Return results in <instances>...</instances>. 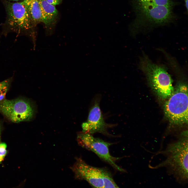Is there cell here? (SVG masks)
Instances as JSON below:
<instances>
[{
    "label": "cell",
    "instance_id": "cell-1",
    "mask_svg": "<svg viewBox=\"0 0 188 188\" xmlns=\"http://www.w3.org/2000/svg\"><path fill=\"white\" fill-rule=\"evenodd\" d=\"M162 154L164 160L151 169L165 168L167 174L172 176L178 183L182 185L188 183V133L183 132L175 140L167 144L164 150L158 151L155 154Z\"/></svg>",
    "mask_w": 188,
    "mask_h": 188
},
{
    "label": "cell",
    "instance_id": "cell-2",
    "mask_svg": "<svg viewBox=\"0 0 188 188\" xmlns=\"http://www.w3.org/2000/svg\"><path fill=\"white\" fill-rule=\"evenodd\" d=\"M4 7L6 16L2 25L1 35L6 36L11 32L17 36H25L30 38L34 48L36 36L33 25L27 9L22 1L14 2L0 0Z\"/></svg>",
    "mask_w": 188,
    "mask_h": 188
},
{
    "label": "cell",
    "instance_id": "cell-3",
    "mask_svg": "<svg viewBox=\"0 0 188 188\" xmlns=\"http://www.w3.org/2000/svg\"><path fill=\"white\" fill-rule=\"evenodd\" d=\"M135 7L137 16L131 31L133 36L167 24L174 19L173 7L153 5Z\"/></svg>",
    "mask_w": 188,
    "mask_h": 188
},
{
    "label": "cell",
    "instance_id": "cell-4",
    "mask_svg": "<svg viewBox=\"0 0 188 188\" xmlns=\"http://www.w3.org/2000/svg\"><path fill=\"white\" fill-rule=\"evenodd\" d=\"M139 66L159 97L166 99L171 95L174 90L172 80L165 67L153 62L144 52L140 57Z\"/></svg>",
    "mask_w": 188,
    "mask_h": 188
},
{
    "label": "cell",
    "instance_id": "cell-5",
    "mask_svg": "<svg viewBox=\"0 0 188 188\" xmlns=\"http://www.w3.org/2000/svg\"><path fill=\"white\" fill-rule=\"evenodd\" d=\"M188 88L184 81H179L171 95L164 106L165 115L174 125L188 122Z\"/></svg>",
    "mask_w": 188,
    "mask_h": 188
},
{
    "label": "cell",
    "instance_id": "cell-6",
    "mask_svg": "<svg viewBox=\"0 0 188 188\" xmlns=\"http://www.w3.org/2000/svg\"><path fill=\"white\" fill-rule=\"evenodd\" d=\"M0 112L11 121L17 123L30 120L33 116L34 111L28 101L19 98L0 101Z\"/></svg>",
    "mask_w": 188,
    "mask_h": 188
},
{
    "label": "cell",
    "instance_id": "cell-7",
    "mask_svg": "<svg viewBox=\"0 0 188 188\" xmlns=\"http://www.w3.org/2000/svg\"><path fill=\"white\" fill-rule=\"evenodd\" d=\"M77 141L80 146L93 152L115 169L122 172H125L116 163L119 158L112 156L110 153L109 147L112 144L111 143L95 137L91 134L84 132L78 135Z\"/></svg>",
    "mask_w": 188,
    "mask_h": 188
},
{
    "label": "cell",
    "instance_id": "cell-8",
    "mask_svg": "<svg viewBox=\"0 0 188 188\" xmlns=\"http://www.w3.org/2000/svg\"><path fill=\"white\" fill-rule=\"evenodd\" d=\"M71 169L76 179L85 180L94 187L104 188L103 179L106 169L91 166L80 158H76Z\"/></svg>",
    "mask_w": 188,
    "mask_h": 188
},
{
    "label": "cell",
    "instance_id": "cell-9",
    "mask_svg": "<svg viewBox=\"0 0 188 188\" xmlns=\"http://www.w3.org/2000/svg\"><path fill=\"white\" fill-rule=\"evenodd\" d=\"M110 126L104 120L99 100H96L90 109L87 121L82 125L83 132L91 134L97 132L108 134L107 130Z\"/></svg>",
    "mask_w": 188,
    "mask_h": 188
},
{
    "label": "cell",
    "instance_id": "cell-10",
    "mask_svg": "<svg viewBox=\"0 0 188 188\" xmlns=\"http://www.w3.org/2000/svg\"><path fill=\"white\" fill-rule=\"evenodd\" d=\"M41 10L42 22L48 28L56 18L58 11L55 6L47 2L45 0H38Z\"/></svg>",
    "mask_w": 188,
    "mask_h": 188
},
{
    "label": "cell",
    "instance_id": "cell-11",
    "mask_svg": "<svg viewBox=\"0 0 188 188\" xmlns=\"http://www.w3.org/2000/svg\"><path fill=\"white\" fill-rule=\"evenodd\" d=\"M34 27L42 22L41 9L38 0H22Z\"/></svg>",
    "mask_w": 188,
    "mask_h": 188
},
{
    "label": "cell",
    "instance_id": "cell-12",
    "mask_svg": "<svg viewBox=\"0 0 188 188\" xmlns=\"http://www.w3.org/2000/svg\"><path fill=\"white\" fill-rule=\"evenodd\" d=\"M135 5H149L165 6L171 7L175 5L171 0H135Z\"/></svg>",
    "mask_w": 188,
    "mask_h": 188
},
{
    "label": "cell",
    "instance_id": "cell-13",
    "mask_svg": "<svg viewBox=\"0 0 188 188\" xmlns=\"http://www.w3.org/2000/svg\"><path fill=\"white\" fill-rule=\"evenodd\" d=\"M13 78V77H12L0 82V101L5 99Z\"/></svg>",
    "mask_w": 188,
    "mask_h": 188
},
{
    "label": "cell",
    "instance_id": "cell-14",
    "mask_svg": "<svg viewBox=\"0 0 188 188\" xmlns=\"http://www.w3.org/2000/svg\"><path fill=\"white\" fill-rule=\"evenodd\" d=\"M7 145L4 143H0V164L4 159L7 153Z\"/></svg>",
    "mask_w": 188,
    "mask_h": 188
},
{
    "label": "cell",
    "instance_id": "cell-15",
    "mask_svg": "<svg viewBox=\"0 0 188 188\" xmlns=\"http://www.w3.org/2000/svg\"><path fill=\"white\" fill-rule=\"evenodd\" d=\"M62 0H45L48 3L54 6L59 4Z\"/></svg>",
    "mask_w": 188,
    "mask_h": 188
},
{
    "label": "cell",
    "instance_id": "cell-16",
    "mask_svg": "<svg viewBox=\"0 0 188 188\" xmlns=\"http://www.w3.org/2000/svg\"><path fill=\"white\" fill-rule=\"evenodd\" d=\"M185 3V6L187 9L188 10V0H184Z\"/></svg>",
    "mask_w": 188,
    "mask_h": 188
},
{
    "label": "cell",
    "instance_id": "cell-17",
    "mask_svg": "<svg viewBox=\"0 0 188 188\" xmlns=\"http://www.w3.org/2000/svg\"><path fill=\"white\" fill-rule=\"evenodd\" d=\"M7 1L11 2H18L22 1V0H7Z\"/></svg>",
    "mask_w": 188,
    "mask_h": 188
},
{
    "label": "cell",
    "instance_id": "cell-18",
    "mask_svg": "<svg viewBox=\"0 0 188 188\" xmlns=\"http://www.w3.org/2000/svg\"><path fill=\"white\" fill-rule=\"evenodd\" d=\"M2 130V126L0 122V142L1 140V134Z\"/></svg>",
    "mask_w": 188,
    "mask_h": 188
}]
</instances>
